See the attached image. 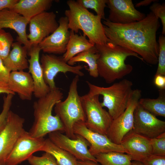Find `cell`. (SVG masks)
I'll use <instances>...</instances> for the list:
<instances>
[{"mask_svg": "<svg viewBox=\"0 0 165 165\" xmlns=\"http://www.w3.org/2000/svg\"><path fill=\"white\" fill-rule=\"evenodd\" d=\"M24 118L10 110L6 125L0 132V164L6 165V159L20 136L25 131Z\"/></svg>", "mask_w": 165, "mask_h": 165, "instance_id": "9", "label": "cell"}, {"mask_svg": "<svg viewBox=\"0 0 165 165\" xmlns=\"http://www.w3.org/2000/svg\"><path fill=\"white\" fill-rule=\"evenodd\" d=\"M120 144L131 157L132 161L142 162L152 155L150 139L132 130L122 139Z\"/></svg>", "mask_w": 165, "mask_h": 165, "instance_id": "18", "label": "cell"}, {"mask_svg": "<svg viewBox=\"0 0 165 165\" xmlns=\"http://www.w3.org/2000/svg\"><path fill=\"white\" fill-rule=\"evenodd\" d=\"M19 0H0V11L6 9H12Z\"/></svg>", "mask_w": 165, "mask_h": 165, "instance_id": "39", "label": "cell"}, {"mask_svg": "<svg viewBox=\"0 0 165 165\" xmlns=\"http://www.w3.org/2000/svg\"><path fill=\"white\" fill-rule=\"evenodd\" d=\"M106 5L109 9L107 19L118 24H127L140 21L146 15L137 10L131 0H107Z\"/></svg>", "mask_w": 165, "mask_h": 165, "instance_id": "16", "label": "cell"}, {"mask_svg": "<svg viewBox=\"0 0 165 165\" xmlns=\"http://www.w3.org/2000/svg\"><path fill=\"white\" fill-rule=\"evenodd\" d=\"M52 0H19L12 9L28 20L51 7Z\"/></svg>", "mask_w": 165, "mask_h": 165, "instance_id": "22", "label": "cell"}, {"mask_svg": "<svg viewBox=\"0 0 165 165\" xmlns=\"http://www.w3.org/2000/svg\"><path fill=\"white\" fill-rule=\"evenodd\" d=\"M2 93L6 94H13L15 95V94L9 88L7 85H4L0 84V94Z\"/></svg>", "mask_w": 165, "mask_h": 165, "instance_id": "40", "label": "cell"}, {"mask_svg": "<svg viewBox=\"0 0 165 165\" xmlns=\"http://www.w3.org/2000/svg\"><path fill=\"white\" fill-rule=\"evenodd\" d=\"M7 86L13 92L17 94L21 100H31L34 87L32 79L28 72L24 71L11 72Z\"/></svg>", "mask_w": 165, "mask_h": 165, "instance_id": "21", "label": "cell"}, {"mask_svg": "<svg viewBox=\"0 0 165 165\" xmlns=\"http://www.w3.org/2000/svg\"><path fill=\"white\" fill-rule=\"evenodd\" d=\"M73 130L75 134L81 136L89 143V151L94 156L99 153L112 152L126 153V150L120 144L114 143L107 135L89 129L84 122H79L75 123Z\"/></svg>", "mask_w": 165, "mask_h": 165, "instance_id": "11", "label": "cell"}, {"mask_svg": "<svg viewBox=\"0 0 165 165\" xmlns=\"http://www.w3.org/2000/svg\"><path fill=\"white\" fill-rule=\"evenodd\" d=\"M86 83L89 88L88 93L102 96L101 105L108 109L112 119L125 110L133 90V84L131 81L124 79L107 87L99 86L88 81Z\"/></svg>", "mask_w": 165, "mask_h": 165, "instance_id": "6", "label": "cell"}, {"mask_svg": "<svg viewBox=\"0 0 165 165\" xmlns=\"http://www.w3.org/2000/svg\"><path fill=\"white\" fill-rule=\"evenodd\" d=\"M76 1L84 8L94 10L97 15L105 19V8L107 6V0H77Z\"/></svg>", "mask_w": 165, "mask_h": 165, "instance_id": "29", "label": "cell"}, {"mask_svg": "<svg viewBox=\"0 0 165 165\" xmlns=\"http://www.w3.org/2000/svg\"><path fill=\"white\" fill-rule=\"evenodd\" d=\"M153 82L154 85L159 90L165 89V75H154Z\"/></svg>", "mask_w": 165, "mask_h": 165, "instance_id": "38", "label": "cell"}, {"mask_svg": "<svg viewBox=\"0 0 165 165\" xmlns=\"http://www.w3.org/2000/svg\"><path fill=\"white\" fill-rule=\"evenodd\" d=\"M159 47L158 59V66L155 75H165V37L160 35L158 40Z\"/></svg>", "mask_w": 165, "mask_h": 165, "instance_id": "31", "label": "cell"}, {"mask_svg": "<svg viewBox=\"0 0 165 165\" xmlns=\"http://www.w3.org/2000/svg\"><path fill=\"white\" fill-rule=\"evenodd\" d=\"M104 20L105 33L110 42L137 53L148 64L158 63L159 47L156 32L160 23L152 12L140 21L127 24L114 23L107 18Z\"/></svg>", "mask_w": 165, "mask_h": 165, "instance_id": "1", "label": "cell"}, {"mask_svg": "<svg viewBox=\"0 0 165 165\" xmlns=\"http://www.w3.org/2000/svg\"><path fill=\"white\" fill-rule=\"evenodd\" d=\"M149 9L156 16L160 19L162 25V35H165V5L155 2L150 7Z\"/></svg>", "mask_w": 165, "mask_h": 165, "instance_id": "35", "label": "cell"}, {"mask_svg": "<svg viewBox=\"0 0 165 165\" xmlns=\"http://www.w3.org/2000/svg\"><path fill=\"white\" fill-rule=\"evenodd\" d=\"M158 2L159 1L157 0H145L137 3L135 7H139L142 6H146L150 4L152 2Z\"/></svg>", "mask_w": 165, "mask_h": 165, "instance_id": "41", "label": "cell"}, {"mask_svg": "<svg viewBox=\"0 0 165 165\" xmlns=\"http://www.w3.org/2000/svg\"><path fill=\"white\" fill-rule=\"evenodd\" d=\"M138 103L145 109L155 116L165 117V89L159 90L156 99L141 98Z\"/></svg>", "mask_w": 165, "mask_h": 165, "instance_id": "27", "label": "cell"}, {"mask_svg": "<svg viewBox=\"0 0 165 165\" xmlns=\"http://www.w3.org/2000/svg\"><path fill=\"white\" fill-rule=\"evenodd\" d=\"M69 9L65 11L68 20L69 29L75 33L82 30L83 35L95 45L105 44L109 42L104 31L101 17L90 12L76 1L67 2Z\"/></svg>", "mask_w": 165, "mask_h": 165, "instance_id": "4", "label": "cell"}, {"mask_svg": "<svg viewBox=\"0 0 165 165\" xmlns=\"http://www.w3.org/2000/svg\"><path fill=\"white\" fill-rule=\"evenodd\" d=\"M95 45L99 54L97 61L99 76L107 83L122 79L131 72L132 66L125 62L127 57L133 56L143 61L137 53L110 42Z\"/></svg>", "mask_w": 165, "mask_h": 165, "instance_id": "2", "label": "cell"}, {"mask_svg": "<svg viewBox=\"0 0 165 165\" xmlns=\"http://www.w3.org/2000/svg\"><path fill=\"white\" fill-rule=\"evenodd\" d=\"M40 62L45 81L50 90L57 87L54 78L59 73L65 74L70 72L79 77L84 75V73L81 71L84 68L82 65H70L65 61L62 56L43 54L40 58Z\"/></svg>", "mask_w": 165, "mask_h": 165, "instance_id": "10", "label": "cell"}, {"mask_svg": "<svg viewBox=\"0 0 165 165\" xmlns=\"http://www.w3.org/2000/svg\"><path fill=\"white\" fill-rule=\"evenodd\" d=\"M14 39L11 35L3 29L0 30V58L3 61L7 57Z\"/></svg>", "mask_w": 165, "mask_h": 165, "instance_id": "30", "label": "cell"}, {"mask_svg": "<svg viewBox=\"0 0 165 165\" xmlns=\"http://www.w3.org/2000/svg\"><path fill=\"white\" fill-rule=\"evenodd\" d=\"M11 72L4 64L0 58V84L7 85V83Z\"/></svg>", "mask_w": 165, "mask_h": 165, "instance_id": "37", "label": "cell"}, {"mask_svg": "<svg viewBox=\"0 0 165 165\" xmlns=\"http://www.w3.org/2000/svg\"><path fill=\"white\" fill-rule=\"evenodd\" d=\"M29 21L12 9H4L0 11V30L9 28L16 32L17 41L29 51L32 46L28 38L26 27Z\"/></svg>", "mask_w": 165, "mask_h": 165, "instance_id": "19", "label": "cell"}, {"mask_svg": "<svg viewBox=\"0 0 165 165\" xmlns=\"http://www.w3.org/2000/svg\"><path fill=\"white\" fill-rule=\"evenodd\" d=\"M99 96L89 93L80 96L86 117L85 123L90 130L107 135L113 119L101 106Z\"/></svg>", "mask_w": 165, "mask_h": 165, "instance_id": "7", "label": "cell"}, {"mask_svg": "<svg viewBox=\"0 0 165 165\" xmlns=\"http://www.w3.org/2000/svg\"><path fill=\"white\" fill-rule=\"evenodd\" d=\"M144 165H165V156L151 155L141 162Z\"/></svg>", "mask_w": 165, "mask_h": 165, "instance_id": "36", "label": "cell"}, {"mask_svg": "<svg viewBox=\"0 0 165 165\" xmlns=\"http://www.w3.org/2000/svg\"><path fill=\"white\" fill-rule=\"evenodd\" d=\"M75 139H72L59 131L48 134L49 138L55 144L68 152L77 160H90L97 162L94 156L90 152L89 143L81 136L76 134Z\"/></svg>", "mask_w": 165, "mask_h": 165, "instance_id": "12", "label": "cell"}, {"mask_svg": "<svg viewBox=\"0 0 165 165\" xmlns=\"http://www.w3.org/2000/svg\"><path fill=\"white\" fill-rule=\"evenodd\" d=\"M31 165H58L54 157L45 152L40 156L32 155L28 160Z\"/></svg>", "mask_w": 165, "mask_h": 165, "instance_id": "33", "label": "cell"}, {"mask_svg": "<svg viewBox=\"0 0 165 165\" xmlns=\"http://www.w3.org/2000/svg\"><path fill=\"white\" fill-rule=\"evenodd\" d=\"M20 42H13L12 49L7 57L3 61L6 67L11 72L24 71L28 68L27 59L28 50Z\"/></svg>", "mask_w": 165, "mask_h": 165, "instance_id": "23", "label": "cell"}, {"mask_svg": "<svg viewBox=\"0 0 165 165\" xmlns=\"http://www.w3.org/2000/svg\"><path fill=\"white\" fill-rule=\"evenodd\" d=\"M141 93L139 89L133 90L125 110L112 120L107 136L114 143L120 144L124 137L132 130L134 112L141 98Z\"/></svg>", "mask_w": 165, "mask_h": 165, "instance_id": "8", "label": "cell"}, {"mask_svg": "<svg viewBox=\"0 0 165 165\" xmlns=\"http://www.w3.org/2000/svg\"><path fill=\"white\" fill-rule=\"evenodd\" d=\"M152 155L165 156V132L156 137L150 139Z\"/></svg>", "mask_w": 165, "mask_h": 165, "instance_id": "32", "label": "cell"}, {"mask_svg": "<svg viewBox=\"0 0 165 165\" xmlns=\"http://www.w3.org/2000/svg\"><path fill=\"white\" fill-rule=\"evenodd\" d=\"M132 130L148 138L165 132V122L158 119L138 103L134 112Z\"/></svg>", "mask_w": 165, "mask_h": 165, "instance_id": "13", "label": "cell"}, {"mask_svg": "<svg viewBox=\"0 0 165 165\" xmlns=\"http://www.w3.org/2000/svg\"><path fill=\"white\" fill-rule=\"evenodd\" d=\"M41 49L38 45L32 46L29 51L30 58L28 60L29 72L32 79L34 87L33 94L39 98L46 96L50 89L46 83L43 77L41 64L39 61Z\"/></svg>", "mask_w": 165, "mask_h": 165, "instance_id": "20", "label": "cell"}, {"mask_svg": "<svg viewBox=\"0 0 165 165\" xmlns=\"http://www.w3.org/2000/svg\"><path fill=\"white\" fill-rule=\"evenodd\" d=\"M77 163L78 165H100L98 163L90 160H78Z\"/></svg>", "mask_w": 165, "mask_h": 165, "instance_id": "42", "label": "cell"}, {"mask_svg": "<svg viewBox=\"0 0 165 165\" xmlns=\"http://www.w3.org/2000/svg\"><path fill=\"white\" fill-rule=\"evenodd\" d=\"M45 139L31 136L25 131L17 141L7 157L6 165H18L27 160L34 152L41 151Z\"/></svg>", "mask_w": 165, "mask_h": 165, "instance_id": "15", "label": "cell"}, {"mask_svg": "<svg viewBox=\"0 0 165 165\" xmlns=\"http://www.w3.org/2000/svg\"><path fill=\"white\" fill-rule=\"evenodd\" d=\"M99 56L98 51L95 45L89 50L78 54L70 59L67 63L71 66H73L78 62L86 63L88 68L84 67L89 72V75L96 78L99 76L97 61Z\"/></svg>", "mask_w": 165, "mask_h": 165, "instance_id": "25", "label": "cell"}, {"mask_svg": "<svg viewBox=\"0 0 165 165\" xmlns=\"http://www.w3.org/2000/svg\"><path fill=\"white\" fill-rule=\"evenodd\" d=\"M79 76L75 75L70 84L68 95L64 101L57 102L54 106L56 115L60 118L65 135L72 139L76 138L73 128L75 123L85 122L86 117L78 91Z\"/></svg>", "mask_w": 165, "mask_h": 165, "instance_id": "5", "label": "cell"}, {"mask_svg": "<svg viewBox=\"0 0 165 165\" xmlns=\"http://www.w3.org/2000/svg\"><path fill=\"white\" fill-rule=\"evenodd\" d=\"M63 98V94L58 87L50 90L46 96L38 98L33 104L34 121L28 133L32 137L42 138L55 131L64 132L59 117L52 111L55 104Z\"/></svg>", "mask_w": 165, "mask_h": 165, "instance_id": "3", "label": "cell"}, {"mask_svg": "<svg viewBox=\"0 0 165 165\" xmlns=\"http://www.w3.org/2000/svg\"><path fill=\"white\" fill-rule=\"evenodd\" d=\"M58 22L57 29L38 45L44 53L55 55L64 54L66 52L70 35L68 20L66 16H62Z\"/></svg>", "mask_w": 165, "mask_h": 165, "instance_id": "17", "label": "cell"}, {"mask_svg": "<svg viewBox=\"0 0 165 165\" xmlns=\"http://www.w3.org/2000/svg\"><path fill=\"white\" fill-rule=\"evenodd\" d=\"M29 33L27 38L32 46L38 45L45 38L52 33L59 24L53 12H44L29 20Z\"/></svg>", "mask_w": 165, "mask_h": 165, "instance_id": "14", "label": "cell"}, {"mask_svg": "<svg viewBox=\"0 0 165 165\" xmlns=\"http://www.w3.org/2000/svg\"><path fill=\"white\" fill-rule=\"evenodd\" d=\"M101 165H130L132 160L127 154L112 152L100 153L94 156Z\"/></svg>", "mask_w": 165, "mask_h": 165, "instance_id": "28", "label": "cell"}, {"mask_svg": "<svg viewBox=\"0 0 165 165\" xmlns=\"http://www.w3.org/2000/svg\"><path fill=\"white\" fill-rule=\"evenodd\" d=\"M0 165H1V164H0Z\"/></svg>", "mask_w": 165, "mask_h": 165, "instance_id": "44", "label": "cell"}, {"mask_svg": "<svg viewBox=\"0 0 165 165\" xmlns=\"http://www.w3.org/2000/svg\"><path fill=\"white\" fill-rule=\"evenodd\" d=\"M14 95L12 94H8L6 96L5 95L3 97V108L0 114V132L6 125Z\"/></svg>", "mask_w": 165, "mask_h": 165, "instance_id": "34", "label": "cell"}, {"mask_svg": "<svg viewBox=\"0 0 165 165\" xmlns=\"http://www.w3.org/2000/svg\"><path fill=\"white\" fill-rule=\"evenodd\" d=\"M41 151L52 155L58 165H78L77 160L73 155L55 144L49 138L45 139Z\"/></svg>", "mask_w": 165, "mask_h": 165, "instance_id": "26", "label": "cell"}, {"mask_svg": "<svg viewBox=\"0 0 165 165\" xmlns=\"http://www.w3.org/2000/svg\"><path fill=\"white\" fill-rule=\"evenodd\" d=\"M95 45L84 35H79L70 31V35L66 52L62 57L66 62L78 54L94 47Z\"/></svg>", "mask_w": 165, "mask_h": 165, "instance_id": "24", "label": "cell"}, {"mask_svg": "<svg viewBox=\"0 0 165 165\" xmlns=\"http://www.w3.org/2000/svg\"><path fill=\"white\" fill-rule=\"evenodd\" d=\"M130 165H144L141 162L137 161H133L131 162Z\"/></svg>", "mask_w": 165, "mask_h": 165, "instance_id": "43", "label": "cell"}]
</instances>
